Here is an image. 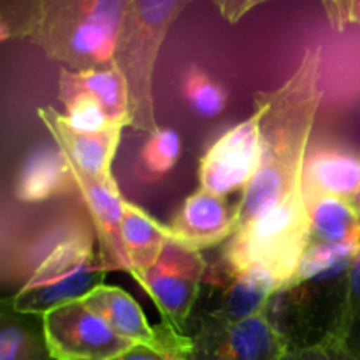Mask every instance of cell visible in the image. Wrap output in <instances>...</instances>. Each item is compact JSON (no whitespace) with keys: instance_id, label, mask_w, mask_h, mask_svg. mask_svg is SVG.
Segmentation results:
<instances>
[{"instance_id":"cell-1","label":"cell","mask_w":360,"mask_h":360,"mask_svg":"<svg viewBox=\"0 0 360 360\" xmlns=\"http://www.w3.org/2000/svg\"><path fill=\"white\" fill-rule=\"evenodd\" d=\"M320 70V48H306L297 69L281 86L257 91L253 97L260 111V165L234 207L236 232L280 206L301 186L309 137L323 97Z\"/></svg>"},{"instance_id":"cell-2","label":"cell","mask_w":360,"mask_h":360,"mask_svg":"<svg viewBox=\"0 0 360 360\" xmlns=\"http://www.w3.org/2000/svg\"><path fill=\"white\" fill-rule=\"evenodd\" d=\"M127 0H4L0 39H21L74 72L112 65Z\"/></svg>"},{"instance_id":"cell-3","label":"cell","mask_w":360,"mask_h":360,"mask_svg":"<svg viewBox=\"0 0 360 360\" xmlns=\"http://www.w3.org/2000/svg\"><path fill=\"white\" fill-rule=\"evenodd\" d=\"M95 243L97 236L88 213L56 221L35 243L25 278L4 302L16 313L41 319L58 306L81 301L104 285L108 273Z\"/></svg>"},{"instance_id":"cell-4","label":"cell","mask_w":360,"mask_h":360,"mask_svg":"<svg viewBox=\"0 0 360 360\" xmlns=\"http://www.w3.org/2000/svg\"><path fill=\"white\" fill-rule=\"evenodd\" d=\"M186 6L185 0H127L112 63L129 88L130 127L148 136L160 129L153 95L158 53Z\"/></svg>"},{"instance_id":"cell-5","label":"cell","mask_w":360,"mask_h":360,"mask_svg":"<svg viewBox=\"0 0 360 360\" xmlns=\"http://www.w3.org/2000/svg\"><path fill=\"white\" fill-rule=\"evenodd\" d=\"M308 245L309 218L301 185L280 206L229 239L217 273H234L248 266H264L280 278L285 292Z\"/></svg>"},{"instance_id":"cell-6","label":"cell","mask_w":360,"mask_h":360,"mask_svg":"<svg viewBox=\"0 0 360 360\" xmlns=\"http://www.w3.org/2000/svg\"><path fill=\"white\" fill-rule=\"evenodd\" d=\"M190 338V360H283L295 347L271 320L269 309L232 323L202 315Z\"/></svg>"},{"instance_id":"cell-7","label":"cell","mask_w":360,"mask_h":360,"mask_svg":"<svg viewBox=\"0 0 360 360\" xmlns=\"http://www.w3.org/2000/svg\"><path fill=\"white\" fill-rule=\"evenodd\" d=\"M206 271L207 262L202 253L169 241L153 269L137 285L157 306L162 323L185 334Z\"/></svg>"},{"instance_id":"cell-8","label":"cell","mask_w":360,"mask_h":360,"mask_svg":"<svg viewBox=\"0 0 360 360\" xmlns=\"http://www.w3.org/2000/svg\"><path fill=\"white\" fill-rule=\"evenodd\" d=\"M41 326L55 360H111L134 347L83 301L44 313Z\"/></svg>"},{"instance_id":"cell-9","label":"cell","mask_w":360,"mask_h":360,"mask_svg":"<svg viewBox=\"0 0 360 360\" xmlns=\"http://www.w3.org/2000/svg\"><path fill=\"white\" fill-rule=\"evenodd\" d=\"M260 165V111L218 137L199 162V188L227 197L245 192Z\"/></svg>"},{"instance_id":"cell-10","label":"cell","mask_w":360,"mask_h":360,"mask_svg":"<svg viewBox=\"0 0 360 360\" xmlns=\"http://www.w3.org/2000/svg\"><path fill=\"white\" fill-rule=\"evenodd\" d=\"M81 301L101 315L123 340L134 345H144L179 360H190L192 338L188 334L176 333L164 323L157 327L151 326L141 306L123 288L104 283L84 295Z\"/></svg>"},{"instance_id":"cell-11","label":"cell","mask_w":360,"mask_h":360,"mask_svg":"<svg viewBox=\"0 0 360 360\" xmlns=\"http://www.w3.org/2000/svg\"><path fill=\"white\" fill-rule=\"evenodd\" d=\"M37 115L44 123L56 146L98 185L120 192L118 183L112 176V160L122 139L123 129H111L104 132L83 134L67 125L63 116L46 105L39 108Z\"/></svg>"},{"instance_id":"cell-12","label":"cell","mask_w":360,"mask_h":360,"mask_svg":"<svg viewBox=\"0 0 360 360\" xmlns=\"http://www.w3.org/2000/svg\"><path fill=\"white\" fill-rule=\"evenodd\" d=\"M167 227L169 241L202 253L234 236V210L229 207L225 197L199 188L186 197Z\"/></svg>"},{"instance_id":"cell-13","label":"cell","mask_w":360,"mask_h":360,"mask_svg":"<svg viewBox=\"0 0 360 360\" xmlns=\"http://www.w3.org/2000/svg\"><path fill=\"white\" fill-rule=\"evenodd\" d=\"M224 281L221 299L204 315L218 322H241L269 309L271 301L283 292L280 278L264 266H248L234 273H218Z\"/></svg>"},{"instance_id":"cell-14","label":"cell","mask_w":360,"mask_h":360,"mask_svg":"<svg viewBox=\"0 0 360 360\" xmlns=\"http://www.w3.org/2000/svg\"><path fill=\"white\" fill-rule=\"evenodd\" d=\"M301 185L306 200L338 197L352 202L360 188V157L333 144L311 148L304 162Z\"/></svg>"},{"instance_id":"cell-15","label":"cell","mask_w":360,"mask_h":360,"mask_svg":"<svg viewBox=\"0 0 360 360\" xmlns=\"http://www.w3.org/2000/svg\"><path fill=\"white\" fill-rule=\"evenodd\" d=\"M77 192L76 179L70 172L69 160L58 146L41 148L27 158L16 181L18 200L27 204L44 202L53 197Z\"/></svg>"},{"instance_id":"cell-16","label":"cell","mask_w":360,"mask_h":360,"mask_svg":"<svg viewBox=\"0 0 360 360\" xmlns=\"http://www.w3.org/2000/svg\"><path fill=\"white\" fill-rule=\"evenodd\" d=\"M122 238L127 257L132 266L130 276L139 283L155 267L165 245L169 243V227L148 211L125 200L122 220Z\"/></svg>"},{"instance_id":"cell-17","label":"cell","mask_w":360,"mask_h":360,"mask_svg":"<svg viewBox=\"0 0 360 360\" xmlns=\"http://www.w3.org/2000/svg\"><path fill=\"white\" fill-rule=\"evenodd\" d=\"M58 90L83 91L94 97L118 127H130V95L125 79L115 63L108 69L74 72L65 69L58 74Z\"/></svg>"},{"instance_id":"cell-18","label":"cell","mask_w":360,"mask_h":360,"mask_svg":"<svg viewBox=\"0 0 360 360\" xmlns=\"http://www.w3.org/2000/svg\"><path fill=\"white\" fill-rule=\"evenodd\" d=\"M306 206L309 218V243H360V214L350 200L338 197H316L306 200Z\"/></svg>"},{"instance_id":"cell-19","label":"cell","mask_w":360,"mask_h":360,"mask_svg":"<svg viewBox=\"0 0 360 360\" xmlns=\"http://www.w3.org/2000/svg\"><path fill=\"white\" fill-rule=\"evenodd\" d=\"M359 252L360 243H348V245L309 243L285 292L316 280H336V278L343 280L347 278Z\"/></svg>"},{"instance_id":"cell-20","label":"cell","mask_w":360,"mask_h":360,"mask_svg":"<svg viewBox=\"0 0 360 360\" xmlns=\"http://www.w3.org/2000/svg\"><path fill=\"white\" fill-rule=\"evenodd\" d=\"M0 360H55L46 343L42 326L16 313L2 301L0 311Z\"/></svg>"},{"instance_id":"cell-21","label":"cell","mask_w":360,"mask_h":360,"mask_svg":"<svg viewBox=\"0 0 360 360\" xmlns=\"http://www.w3.org/2000/svg\"><path fill=\"white\" fill-rule=\"evenodd\" d=\"M326 336L340 341L360 359V252L348 271L340 306Z\"/></svg>"},{"instance_id":"cell-22","label":"cell","mask_w":360,"mask_h":360,"mask_svg":"<svg viewBox=\"0 0 360 360\" xmlns=\"http://www.w3.org/2000/svg\"><path fill=\"white\" fill-rule=\"evenodd\" d=\"M181 155V139L172 129H158L148 136L139 153V176L144 181H158L174 169Z\"/></svg>"},{"instance_id":"cell-23","label":"cell","mask_w":360,"mask_h":360,"mask_svg":"<svg viewBox=\"0 0 360 360\" xmlns=\"http://www.w3.org/2000/svg\"><path fill=\"white\" fill-rule=\"evenodd\" d=\"M58 98L65 109V115H62L63 120L77 132L95 134L111 129H123V127L115 125L104 108L88 94L58 90Z\"/></svg>"},{"instance_id":"cell-24","label":"cell","mask_w":360,"mask_h":360,"mask_svg":"<svg viewBox=\"0 0 360 360\" xmlns=\"http://www.w3.org/2000/svg\"><path fill=\"white\" fill-rule=\"evenodd\" d=\"M185 97L195 115L202 118H214L221 115L227 105V90L200 67L192 65L185 76Z\"/></svg>"},{"instance_id":"cell-25","label":"cell","mask_w":360,"mask_h":360,"mask_svg":"<svg viewBox=\"0 0 360 360\" xmlns=\"http://www.w3.org/2000/svg\"><path fill=\"white\" fill-rule=\"evenodd\" d=\"M322 7L334 30L341 32L347 25H360V0H326Z\"/></svg>"},{"instance_id":"cell-26","label":"cell","mask_w":360,"mask_h":360,"mask_svg":"<svg viewBox=\"0 0 360 360\" xmlns=\"http://www.w3.org/2000/svg\"><path fill=\"white\" fill-rule=\"evenodd\" d=\"M214 7L220 11L221 18L229 23H238L250 11L262 6L264 0H214Z\"/></svg>"},{"instance_id":"cell-27","label":"cell","mask_w":360,"mask_h":360,"mask_svg":"<svg viewBox=\"0 0 360 360\" xmlns=\"http://www.w3.org/2000/svg\"><path fill=\"white\" fill-rule=\"evenodd\" d=\"M283 360H334L329 343L326 340H319L309 345H295Z\"/></svg>"},{"instance_id":"cell-28","label":"cell","mask_w":360,"mask_h":360,"mask_svg":"<svg viewBox=\"0 0 360 360\" xmlns=\"http://www.w3.org/2000/svg\"><path fill=\"white\" fill-rule=\"evenodd\" d=\"M111 360H179L176 357H171L167 354H162V352L153 350L150 347H144V345H134L129 350L123 352L118 357Z\"/></svg>"},{"instance_id":"cell-29","label":"cell","mask_w":360,"mask_h":360,"mask_svg":"<svg viewBox=\"0 0 360 360\" xmlns=\"http://www.w3.org/2000/svg\"><path fill=\"white\" fill-rule=\"evenodd\" d=\"M322 338L327 341V343H329L330 352H333V359H334V360H360V359L355 357V355L352 354V352L348 350V348L345 347V345H341L340 341L334 340V338L326 336V334H323Z\"/></svg>"},{"instance_id":"cell-30","label":"cell","mask_w":360,"mask_h":360,"mask_svg":"<svg viewBox=\"0 0 360 360\" xmlns=\"http://www.w3.org/2000/svg\"><path fill=\"white\" fill-rule=\"evenodd\" d=\"M352 204H354L355 210H357V213L360 214V188H359L357 195H355V197H354V200H352Z\"/></svg>"}]
</instances>
